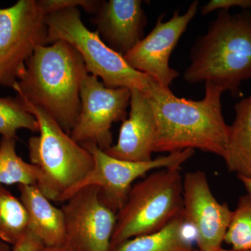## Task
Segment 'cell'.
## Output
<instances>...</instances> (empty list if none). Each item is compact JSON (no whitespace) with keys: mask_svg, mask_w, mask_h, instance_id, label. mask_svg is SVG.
Returning <instances> with one entry per match:
<instances>
[{"mask_svg":"<svg viewBox=\"0 0 251 251\" xmlns=\"http://www.w3.org/2000/svg\"><path fill=\"white\" fill-rule=\"evenodd\" d=\"M87 74L78 51L57 41L36 48L14 90L70 134L80 115L81 86Z\"/></svg>","mask_w":251,"mask_h":251,"instance_id":"7a4b0ae2","label":"cell"},{"mask_svg":"<svg viewBox=\"0 0 251 251\" xmlns=\"http://www.w3.org/2000/svg\"><path fill=\"white\" fill-rule=\"evenodd\" d=\"M0 251H11L7 244L3 242H0Z\"/></svg>","mask_w":251,"mask_h":251,"instance_id":"4316f807","label":"cell"},{"mask_svg":"<svg viewBox=\"0 0 251 251\" xmlns=\"http://www.w3.org/2000/svg\"><path fill=\"white\" fill-rule=\"evenodd\" d=\"M0 242H1V241H0Z\"/></svg>","mask_w":251,"mask_h":251,"instance_id":"f546056e","label":"cell"},{"mask_svg":"<svg viewBox=\"0 0 251 251\" xmlns=\"http://www.w3.org/2000/svg\"><path fill=\"white\" fill-rule=\"evenodd\" d=\"M94 158V168L85 179L73 190L71 196L86 186H97L100 201L114 212L123 206L134 182L149 172L165 168H181L194 154L186 150L168 153L148 161H129L109 156L94 144L82 145ZM69 197V198H70Z\"/></svg>","mask_w":251,"mask_h":251,"instance_id":"ba28073f","label":"cell"},{"mask_svg":"<svg viewBox=\"0 0 251 251\" xmlns=\"http://www.w3.org/2000/svg\"><path fill=\"white\" fill-rule=\"evenodd\" d=\"M130 92L128 117L122 123L117 143L105 151L117 159L151 161L156 134L154 112L143 92L133 89Z\"/></svg>","mask_w":251,"mask_h":251,"instance_id":"5bb4252c","label":"cell"},{"mask_svg":"<svg viewBox=\"0 0 251 251\" xmlns=\"http://www.w3.org/2000/svg\"><path fill=\"white\" fill-rule=\"evenodd\" d=\"M18 189L29 217V229L44 247L64 245L65 223L62 208L54 206L36 185H18Z\"/></svg>","mask_w":251,"mask_h":251,"instance_id":"9a60e30c","label":"cell"},{"mask_svg":"<svg viewBox=\"0 0 251 251\" xmlns=\"http://www.w3.org/2000/svg\"><path fill=\"white\" fill-rule=\"evenodd\" d=\"M62 209L65 223V244L74 251H110L116 213L100 201L94 186L78 190Z\"/></svg>","mask_w":251,"mask_h":251,"instance_id":"30bf717a","label":"cell"},{"mask_svg":"<svg viewBox=\"0 0 251 251\" xmlns=\"http://www.w3.org/2000/svg\"><path fill=\"white\" fill-rule=\"evenodd\" d=\"M190 57L186 82H209L239 94L243 81L251 78V11H219L206 34L195 43Z\"/></svg>","mask_w":251,"mask_h":251,"instance_id":"3957f363","label":"cell"},{"mask_svg":"<svg viewBox=\"0 0 251 251\" xmlns=\"http://www.w3.org/2000/svg\"></svg>","mask_w":251,"mask_h":251,"instance_id":"f1b7e54d","label":"cell"},{"mask_svg":"<svg viewBox=\"0 0 251 251\" xmlns=\"http://www.w3.org/2000/svg\"><path fill=\"white\" fill-rule=\"evenodd\" d=\"M239 179L241 180L243 184L245 186L249 194L251 195V178L239 177Z\"/></svg>","mask_w":251,"mask_h":251,"instance_id":"484cf974","label":"cell"},{"mask_svg":"<svg viewBox=\"0 0 251 251\" xmlns=\"http://www.w3.org/2000/svg\"><path fill=\"white\" fill-rule=\"evenodd\" d=\"M16 139L1 138L0 140V185H36L39 170L18 156Z\"/></svg>","mask_w":251,"mask_h":251,"instance_id":"ac0fdd59","label":"cell"},{"mask_svg":"<svg viewBox=\"0 0 251 251\" xmlns=\"http://www.w3.org/2000/svg\"><path fill=\"white\" fill-rule=\"evenodd\" d=\"M20 129L39 132V125L20 97H0V135L1 138H17Z\"/></svg>","mask_w":251,"mask_h":251,"instance_id":"ffe728a7","label":"cell"},{"mask_svg":"<svg viewBox=\"0 0 251 251\" xmlns=\"http://www.w3.org/2000/svg\"><path fill=\"white\" fill-rule=\"evenodd\" d=\"M20 98L39 125V134L28 140L30 163L39 172L36 186L50 201L65 202L93 169V156L47 112Z\"/></svg>","mask_w":251,"mask_h":251,"instance_id":"277c9868","label":"cell"},{"mask_svg":"<svg viewBox=\"0 0 251 251\" xmlns=\"http://www.w3.org/2000/svg\"><path fill=\"white\" fill-rule=\"evenodd\" d=\"M201 100L176 97L169 87L153 80L145 93L156 122L154 152L173 153L198 149L224 158L229 126L223 116L224 91L206 82Z\"/></svg>","mask_w":251,"mask_h":251,"instance_id":"6da1fadb","label":"cell"},{"mask_svg":"<svg viewBox=\"0 0 251 251\" xmlns=\"http://www.w3.org/2000/svg\"><path fill=\"white\" fill-rule=\"evenodd\" d=\"M232 7L249 10L251 8V0H211L202 6V14L207 15L216 10L229 11Z\"/></svg>","mask_w":251,"mask_h":251,"instance_id":"603a6c76","label":"cell"},{"mask_svg":"<svg viewBox=\"0 0 251 251\" xmlns=\"http://www.w3.org/2000/svg\"><path fill=\"white\" fill-rule=\"evenodd\" d=\"M92 22L108 47L125 56L144 36L147 17L141 0L101 1Z\"/></svg>","mask_w":251,"mask_h":251,"instance_id":"4fadbf2b","label":"cell"},{"mask_svg":"<svg viewBox=\"0 0 251 251\" xmlns=\"http://www.w3.org/2000/svg\"><path fill=\"white\" fill-rule=\"evenodd\" d=\"M130 89L106 87L99 77L87 74L81 86L80 115L70 133L79 145L94 144L106 151L112 145V126L126 119Z\"/></svg>","mask_w":251,"mask_h":251,"instance_id":"9c48e42d","label":"cell"},{"mask_svg":"<svg viewBox=\"0 0 251 251\" xmlns=\"http://www.w3.org/2000/svg\"><path fill=\"white\" fill-rule=\"evenodd\" d=\"M199 2L193 1L184 14L176 10L173 17L163 22V15L150 34L124 56L135 70L151 77L157 83L169 87L179 73L170 67L169 59L188 24L197 14Z\"/></svg>","mask_w":251,"mask_h":251,"instance_id":"7c38bea8","label":"cell"},{"mask_svg":"<svg viewBox=\"0 0 251 251\" xmlns=\"http://www.w3.org/2000/svg\"><path fill=\"white\" fill-rule=\"evenodd\" d=\"M44 244L30 229L28 228L22 238L15 244L11 251H39Z\"/></svg>","mask_w":251,"mask_h":251,"instance_id":"cb8c5ba5","label":"cell"},{"mask_svg":"<svg viewBox=\"0 0 251 251\" xmlns=\"http://www.w3.org/2000/svg\"><path fill=\"white\" fill-rule=\"evenodd\" d=\"M234 110L224 159L228 171L238 177L251 178V94L238 102Z\"/></svg>","mask_w":251,"mask_h":251,"instance_id":"2e32d148","label":"cell"},{"mask_svg":"<svg viewBox=\"0 0 251 251\" xmlns=\"http://www.w3.org/2000/svg\"><path fill=\"white\" fill-rule=\"evenodd\" d=\"M180 171L181 168L156 170L133 185L116 214L111 250L128 239L156 232L181 216L183 178Z\"/></svg>","mask_w":251,"mask_h":251,"instance_id":"5b68a950","label":"cell"},{"mask_svg":"<svg viewBox=\"0 0 251 251\" xmlns=\"http://www.w3.org/2000/svg\"><path fill=\"white\" fill-rule=\"evenodd\" d=\"M101 1L99 0H37L38 4L46 15L68 8L84 9L87 13L95 14Z\"/></svg>","mask_w":251,"mask_h":251,"instance_id":"7402d4cb","label":"cell"},{"mask_svg":"<svg viewBox=\"0 0 251 251\" xmlns=\"http://www.w3.org/2000/svg\"><path fill=\"white\" fill-rule=\"evenodd\" d=\"M197 251H198L197 250ZM219 251H235L232 250V249H231V250H226V249H221V250H220Z\"/></svg>","mask_w":251,"mask_h":251,"instance_id":"83f0119b","label":"cell"},{"mask_svg":"<svg viewBox=\"0 0 251 251\" xmlns=\"http://www.w3.org/2000/svg\"><path fill=\"white\" fill-rule=\"evenodd\" d=\"M233 211L214 197L202 171L188 172L183 178L181 216L196 233L198 251H219Z\"/></svg>","mask_w":251,"mask_h":251,"instance_id":"8fae6325","label":"cell"},{"mask_svg":"<svg viewBox=\"0 0 251 251\" xmlns=\"http://www.w3.org/2000/svg\"><path fill=\"white\" fill-rule=\"evenodd\" d=\"M184 224L177 216L160 230L128 239L110 251H197L185 237Z\"/></svg>","mask_w":251,"mask_h":251,"instance_id":"e0dca14e","label":"cell"},{"mask_svg":"<svg viewBox=\"0 0 251 251\" xmlns=\"http://www.w3.org/2000/svg\"><path fill=\"white\" fill-rule=\"evenodd\" d=\"M39 251H74L70 248L68 247L65 244L58 246V247H44Z\"/></svg>","mask_w":251,"mask_h":251,"instance_id":"d4e9b609","label":"cell"},{"mask_svg":"<svg viewBox=\"0 0 251 251\" xmlns=\"http://www.w3.org/2000/svg\"><path fill=\"white\" fill-rule=\"evenodd\" d=\"M224 242L235 251H251V195L239 198Z\"/></svg>","mask_w":251,"mask_h":251,"instance_id":"44dd1931","label":"cell"},{"mask_svg":"<svg viewBox=\"0 0 251 251\" xmlns=\"http://www.w3.org/2000/svg\"><path fill=\"white\" fill-rule=\"evenodd\" d=\"M29 228V217L21 200L0 185V241L17 244Z\"/></svg>","mask_w":251,"mask_h":251,"instance_id":"d6986e66","label":"cell"},{"mask_svg":"<svg viewBox=\"0 0 251 251\" xmlns=\"http://www.w3.org/2000/svg\"><path fill=\"white\" fill-rule=\"evenodd\" d=\"M48 43H69L78 51L89 74L100 77L106 87L136 89L145 93L153 80L135 70L124 56L108 47L97 31H92L81 21L78 8H68L46 15Z\"/></svg>","mask_w":251,"mask_h":251,"instance_id":"8992f818","label":"cell"},{"mask_svg":"<svg viewBox=\"0 0 251 251\" xmlns=\"http://www.w3.org/2000/svg\"><path fill=\"white\" fill-rule=\"evenodd\" d=\"M46 18L37 0L0 7V86L14 89L36 48L49 45Z\"/></svg>","mask_w":251,"mask_h":251,"instance_id":"52a82bcc","label":"cell"}]
</instances>
